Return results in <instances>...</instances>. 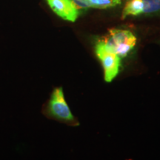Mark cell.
<instances>
[{
    "label": "cell",
    "instance_id": "cell-7",
    "mask_svg": "<svg viewBox=\"0 0 160 160\" xmlns=\"http://www.w3.org/2000/svg\"><path fill=\"white\" fill-rule=\"evenodd\" d=\"M91 8L97 9H107L117 7L121 4V0H86Z\"/></svg>",
    "mask_w": 160,
    "mask_h": 160
},
{
    "label": "cell",
    "instance_id": "cell-8",
    "mask_svg": "<svg viewBox=\"0 0 160 160\" xmlns=\"http://www.w3.org/2000/svg\"><path fill=\"white\" fill-rule=\"evenodd\" d=\"M71 2L79 12L87 11L91 8L86 0H71Z\"/></svg>",
    "mask_w": 160,
    "mask_h": 160
},
{
    "label": "cell",
    "instance_id": "cell-3",
    "mask_svg": "<svg viewBox=\"0 0 160 160\" xmlns=\"http://www.w3.org/2000/svg\"><path fill=\"white\" fill-rule=\"evenodd\" d=\"M120 58L126 57L134 48L137 37L128 30L113 28L109 30V36L103 39Z\"/></svg>",
    "mask_w": 160,
    "mask_h": 160
},
{
    "label": "cell",
    "instance_id": "cell-9",
    "mask_svg": "<svg viewBox=\"0 0 160 160\" xmlns=\"http://www.w3.org/2000/svg\"><path fill=\"white\" fill-rule=\"evenodd\" d=\"M159 43H160V41H159Z\"/></svg>",
    "mask_w": 160,
    "mask_h": 160
},
{
    "label": "cell",
    "instance_id": "cell-4",
    "mask_svg": "<svg viewBox=\"0 0 160 160\" xmlns=\"http://www.w3.org/2000/svg\"><path fill=\"white\" fill-rule=\"evenodd\" d=\"M46 2L52 11L64 20L74 22L79 17V12L71 0H46Z\"/></svg>",
    "mask_w": 160,
    "mask_h": 160
},
{
    "label": "cell",
    "instance_id": "cell-5",
    "mask_svg": "<svg viewBox=\"0 0 160 160\" xmlns=\"http://www.w3.org/2000/svg\"><path fill=\"white\" fill-rule=\"evenodd\" d=\"M142 0H128L122 13V19L128 17H137L143 14Z\"/></svg>",
    "mask_w": 160,
    "mask_h": 160
},
{
    "label": "cell",
    "instance_id": "cell-6",
    "mask_svg": "<svg viewBox=\"0 0 160 160\" xmlns=\"http://www.w3.org/2000/svg\"><path fill=\"white\" fill-rule=\"evenodd\" d=\"M145 16H160V0H142Z\"/></svg>",
    "mask_w": 160,
    "mask_h": 160
},
{
    "label": "cell",
    "instance_id": "cell-2",
    "mask_svg": "<svg viewBox=\"0 0 160 160\" xmlns=\"http://www.w3.org/2000/svg\"><path fill=\"white\" fill-rule=\"evenodd\" d=\"M95 53L103 67L105 81L111 82L119 74L121 58L113 52L103 39L98 41L96 44Z\"/></svg>",
    "mask_w": 160,
    "mask_h": 160
},
{
    "label": "cell",
    "instance_id": "cell-1",
    "mask_svg": "<svg viewBox=\"0 0 160 160\" xmlns=\"http://www.w3.org/2000/svg\"><path fill=\"white\" fill-rule=\"evenodd\" d=\"M42 113L48 119L68 125H74L77 122L74 116L66 102L62 87H55L53 89L49 99L44 105Z\"/></svg>",
    "mask_w": 160,
    "mask_h": 160
}]
</instances>
